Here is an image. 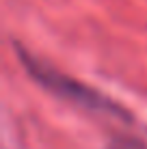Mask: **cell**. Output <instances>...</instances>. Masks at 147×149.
Masks as SVG:
<instances>
[{"mask_svg": "<svg viewBox=\"0 0 147 149\" xmlns=\"http://www.w3.org/2000/svg\"><path fill=\"white\" fill-rule=\"evenodd\" d=\"M22 58L24 67L43 89H48L50 93H54L56 97H63V100L72 102V104L80 106L84 110H95V112H113V115H125L123 108L117 106L115 102H110L108 97H104L102 93H98L95 89L82 84L80 80L69 78V76L61 74L54 67L41 63L39 58L30 56L24 48H15Z\"/></svg>", "mask_w": 147, "mask_h": 149, "instance_id": "cell-1", "label": "cell"}, {"mask_svg": "<svg viewBox=\"0 0 147 149\" xmlns=\"http://www.w3.org/2000/svg\"><path fill=\"white\" fill-rule=\"evenodd\" d=\"M108 149H145V147L134 138H117V141L110 143Z\"/></svg>", "mask_w": 147, "mask_h": 149, "instance_id": "cell-2", "label": "cell"}]
</instances>
